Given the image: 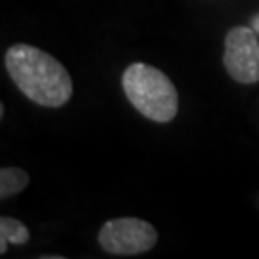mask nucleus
Listing matches in <instances>:
<instances>
[{
	"label": "nucleus",
	"instance_id": "obj_2",
	"mask_svg": "<svg viewBox=\"0 0 259 259\" xmlns=\"http://www.w3.org/2000/svg\"><path fill=\"white\" fill-rule=\"evenodd\" d=\"M123 91L137 110L157 123H167L177 115L179 94L163 71L148 64H131L123 73Z\"/></svg>",
	"mask_w": 259,
	"mask_h": 259
},
{
	"label": "nucleus",
	"instance_id": "obj_3",
	"mask_svg": "<svg viewBox=\"0 0 259 259\" xmlns=\"http://www.w3.org/2000/svg\"><path fill=\"white\" fill-rule=\"evenodd\" d=\"M98 242L113 255H139L156 246L157 232L148 221L137 217L111 219L100 229Z\"/></svg>",
	"mask_w": 259,
	"mask_h": 259
},
{
	"label": "nucleus",
	"instance_id": "obj_7",
	"mask_svg": "<svg viewBox=\"0 0 259 259\" xmlns=\"http://www.w3.org/2000/svg\"><path fill=\"white\" fill-rule=\"evenodd\" d=\"M6 250H8V240L0 236V253H6Z\"/></svg>",
	"mask_w": 259,
	"mask_h": 259
},
{
	"label": "nucleus",
	"instance_id": "obj_1",
	"mask_svg": "<svg viewBox=\"0 0 259 259\" xmlns=\"http://www.w3.org/2000/svg\"><path fill=\"white\" fill-rule=\"evenodd\" d=\"M8 75L31 102L60 108L69 102L73 83L64 65L48 52L31 45H14L4 56Z\"/></svg>",
	"mask_w": 259,
	"mask_h": 259
},
{
	"label": "nucleus",
	"instance_id": "obj_5",
	"mask_svg": "<svg viewBox=\"0 0 259 259\" xmlns=\"http://www.w3.org/2000/svg\"><path fill=\"white\" fill-rule=\"evenodd\" d=\"M27 185V171H23L19 167H2V171H0V198L2 200L21 192Z\"/></svg>",
	"mask_w": 259,
	"mask_h": 259
},
{
	"label": "nucleus",
	"instance_id": "obj_6",
	"mask_svg": "<svg viewBox=\"0 0 259 259\" xmlns=\"http://www.w3.org/2000/svg\"><path fill=\"white\" fill-rule=\"evenodd\" d=\"M0 236L6 238L10 244H16V246L29 242L27 227L18 219H12V217H2L0 219Z\"/></svg>",
	"mask_w": 259,
	"mask_h": 259
},
{
	"label": "nucleus",
	"instance_id": "obj_4",
	"mask_svg": "<svg viewBox=\"0 0 259 259\" xmlns=\"http://www.w3.org/2000/svg\"><path fill=\"white\" fill-rule=\"evenodd\" d=\"M223 64L236 83L253 84L259 81V40L250 27H232L225 37Z\"/></svg>",
	"mask_w": 259,
	"mask_h": 259
},
{
	"label": "nucleus",
	"instance_id": "obj_8",
	"mask_svg": "<svg viewBox=\"0 0 259 259\" xmlns=\"http://www.w3.org/2000/svg\"><path fill=\"white\" fill-rule=\"evenodd\" d=\"M253 31H255V33H259V16H255V18H253Z\"/></svg>",
	"mask_w": 259,
	"mask_h": 259
}]
</instances>
